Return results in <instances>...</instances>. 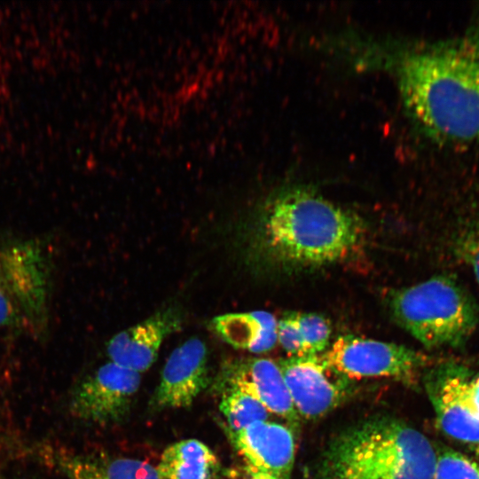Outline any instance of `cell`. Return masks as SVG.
<instances>
[{
    "label": "cell",
    "instance_id": "obj_1",
    "mask_svg": "<svg viewBox=\"0 0 479 479\" xmlns=\"http://www.w3.org/2000/svg\"><path fill=\"white\" fill-rule=\"evenodd\" d=\"M397 78L406 109L427 133L479 140V29L410 51Z\"/></svg>",
    "mask_w": 479,
    "mask_h": 479
},
{
    "label": "cell",
    "instance_id": "obj_2",
    "mask_svg": "<svg viewBox=\"0 0 479 479\" xmlns=\"http://www.w3.org/2000/svg\"><path fill=\"white\" fill-rule=\"evenodd\" d=\"M255 246L285 269L326 266L347 258L361 244V219L305 188L279 192L258 220Z\"/></svg>",
    "mask_w": 479,
    "mask_h": 479
},
{
    "label": "cell",
    "instance_id": "obj_3",
    "mask_svg": "<svg viewBox=\"0 0 479 479\" xmlns=\"http://www.w3.org/2000/svg\"><path fill=\"white\" fill-rule=\"evenodd\" d=\"M436 448L420 430L375 416L338 433L326 446L318 479H433Z\"/></svg>",
    "mask_w": 479,
    "mask_h": 479
},
{
    "label": "cell",
    "instance_id": "obj_4",
    "mask_svg": "<svg viewBox=\"0 0 479 479\" xmlns=\"http://www.w3.org/2000/svg\"><path fill=\"white\" fill-rule=\"evenodd\" d=\"M397 324L427 348H460L479 323V307L454 278L440 275L394 292Z\"/></svg>",
    "mask_w": 479,
    "mask_h": 479
},
{
    "label": "cell",
    "instance_id": "obj_5",
    "mask_svg": "<svg viewBox=\"0 0 479 479\" xmlns=\"http://www.w3.org/2000/svg\"><path fill=\"white\" fill-rule=\"evenodd\" d=\"M51 287V261L41 241L0 237V329L46 334Z\"/></svg>",
    "mask_w": 479,
    "mask_h": 479
},
{
    "label": "cell",
    "instance_id": "obj_6",
    "mask_svg": "<svg viewBox=\"0 0 479 479\" xmlns=\"http://www.w3.org/2000/svg\"><path fill=\"white\" fill-rule=\"evenodd\" d=\"M320 357L349 380L381 377L412 383L429 365L420 351L351 334L338 337Z\"/></svg>",
    "mask_w": 479,
    "mask_h": 479
},
{
    "label": "cell",
    "instance_id": "obj_7",
    "mask_svg": "<svg viewBox=\"0 0 479 479\" xmlns=\"http://www.w3.org/2000/svg\"><path fill=\"white\" fill-rule=\"evenodd\" d=\"M473 373L460 363L444 361L428 367L422 381L439 428L451 438L476 450L479 420L473 415L467 399Z\"/></svg>",
    "mask_w": 479,
    "mask_h": 479
},
{
    "label": "cell",
    "instance_id": "obj_8",
    "mask_svg": "<svg viewBox=\"0 0 479 479\" xmlns=\"http://www.w3.org/2000/svg\"><path fill=\"white\" fill-rule=\"evenodd\" d=\"M140 384L139 373L110 361L78 385L71 398V412L91 423H121L130 412Z\"/></svg>",
    "mask_w": 479,
    "mask_h": 479
},
{
    "label": "cell",
    "instance_id": "obj_9",
    "mask_svg": "<svg viewBox=\"0 0 479 479\" xmlns=\"http://www.w3.org/2000/svg\"><path fill=\"white\" fill-rule=\"evenodd\" d=\"M279 365L300 419L326 415L350 392V380L326 365L320 355L288 357Z\"/></svg>",
    "mask_w": 479,
    "mask_h": 479
},
{
    "label": "cell",
    "instance_id": "obj_10",
    "mask_svg": "<svg viewBox=\"0 0 479 479\" xmlns=\"http://www.w3.org/2000/svg\"><path fill=\"white\" fill-rule=\"evenodd\" d=\"M228 436L245 462L248 479L291 478L295 458L291 428L264 420Z\"/></svg>",
    "mask_w": 479,
    "mask_h": 479
},
{
    "label": "cell",
    "instance_id": "obj_11",
    "mask_svg": "<svg viewBox=\"0 0 479 479\" xmlns=\"http://www.w3.org/2000/svg\"><path fill=\"white\" fill-rule=\"evenodd\" d=\"M218 389L234 388L256 398L271 414L286 420L295 433L298 416L279 363L269 358H239L225 362L216 378Z\"/></svg>",
    "mask_w": 479,
    "mask_h": 479
},
{
    "label": "cell",
    "instance_id": "obj_12",
    "mask_svg": "<svg viewBox=\"0 0 479 479\" xmlns=\"http://www.w3.org/2000/svg\"><path fill=\"white\" fill-rule=\"evenodd\" d=\"M208 383L207 346L200 338H190L167 359L151 405L156 410L189 407Z\"/></svg>",
    "mask_w": 479,
    "mask_h": 479
},
{
    "label": "cell",
    "instance_id": "obj_13",
    "mask_svg": "<svg viewBox=\"0 0 479 479\" xmlns=\"http://www.w3.org/2000/svg\"><path fill=\"white\" fill-rule=\"evenodd\" d=\"M181 326L177 308H164L113 336L106 346L107 355L111 362L141 373L154 363L164 339Z\"/></svg>",
    "mask_w": 479,
    "mask_h": 479
},
{
    "label": "cell",
    "instance_id": "obj_14",
    "mask_svg": "<svg viewBox=\"0 0 479 479\" xmlns=\"http://www.w3.org/2000/svg\"><path fill=\"white\" fill-rule=\"evenodd\" d=\"M210 326L230 345L252 353L266 352L278 342V320L267 311L219 315L211 320Z\"/></svg>",
    "mask_w": 479,
    "mask_h": 479
},
{
    "label": "cell",
    "instance_id": "obj_15",
    "mask_svg": "<svg viewBox=\"0 0 479 479\" xmlns=\"http://www.w3.org/2000/svg\"><path fill=\"white\" fill-rule=\"evenodd\" d=\"M54 459L67 479H161L156 467L133 458L64 454Z\"/></svg>",
    "mask_w": 479,
    "mask_h": 479
},
{
    "label": "cell",
    "instance_id": "obj_16",
    "mask_svg": "<svg viewBox=\"0 0 479 479\" xmlns=\"http://www.w3.org/2000/svg\"><path fill=\"white\" fill-rule=\"evenodd\" d=\"M156 470L161 479H218L221 466L204 443L185 439L163 451Z\"/></svg>",
    "mask_w": 479,
    "mask_h": 479
},
{
    "label": "cell",
    "instance_id": "obj_17",
    "mask_svg": "<svg viewBox=\"0 0 479 479\" xmlns=\"http://www.w3.org/2000/svg\"><path fill=\"white\" fill-rule=\"evenodd\" d=\"M219 409L227 422V433H237L253 423L268 420L271 413L251 395L234 388H224Z\"/></svg>",
    "mask_w": 479,
    "mask_h": 479
},
{
    "label": "cell",
    "instance_id": "obj_18",
    "mask_svg": "<svg viewBox=\"0 0 479 479\" xmlns=\"http://www.w3.org/2000/svg\"><path fill=\"white\" fill-rule=\"evenodd\" d=\"M307 355H320L328 346L331 325L322 315L312 312L294 313Z\"/></svg>",
    "mask_w": 479,
    "mask_h": 479
},
{
    "label": "cell",
    "instance_id": "obj_19",
    "mask_svg": "<svg viewBox=\"0 0 479 479\" xmlns=\"http://www.w3.org/2000/svg\"><path fill=\"white\" fill-rule=\"evenodd\" d=\"M433 479H479V464L451 448L437 447Z\"/></svg>",
    "mask_w": 479,
    "mask_h": 479
},
{
    "label": "cell",
    "instance_id": "obj_20",
    "mask_svg": "<svg viewBox=\"0 0 479 479\" xmlns=\"http://www.w3.org/2000/svg\"><path fill=\"white\" fill-rule=\"evenodd\" d=\"M457 249L479 285V207L464 221L458 237Z\"/></svg>",
    "mask_w": 479,
    "mask_h": 479
},
{
    "label": "cell",
    "instance_id": "obj_21",
    "mask_svg": "<svg viewBox=\"0 0 479 479\" xmlns=\"http://www.w3.org/2000/svg\"><path fill=\"white\" fill-rule=\"evenodd\" d=\"M277 341L289 357L306 356L303 341L294 313L278 320Z\"/></svg>",
    "mask_w": 479,
    "mask_h": 479
},
{
    "label": "cell",
    "instance_id": "obj_22",
    "mask_svg": "<svg viewBox=\"0 0 479 479\" xmlns=\"http://www.w3.org/2000/svg\"><path fill=\"white\" fill-rule=\"evenodd\" d=\"M467 399L473 415L479 420V374L475 373L468 383Z\"/></svg>",
    "mask_w": 479,
    "mask_h": 479
},
{
    "label": "cell",
    "instance_id": "obj_23",
    "mask_svg": "<svg viewBox=\"0 0 479 479\" xmlns=\"http://www.w3.org/2000/svg\"><path fill=\"white\" fill-rule=\"evenodd\" d=\"M475 451L479 452V448H477Z\"/></svg>",
    "mask_w": 479,
    "mask_h": 479
}]
</instances>
